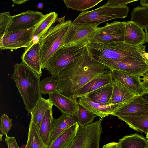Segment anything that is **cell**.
Returning <instances> with one entry per match:
<instances>
[{
  "instance_id": "cell-1",
  "label": "cell",
  "mask_w": 148,
  "mask_h": 148,
  "mask_svg": "<svg viewBox=\"0 0 148 148\" xmlns=\"http://www.w3.org/2000/svg\"><path fill=\"white\" fill-rule=\"evenodd\" d=\"M111 72L108 67L91 58L86 49L75 63L60 72L56 78L58 92L69 98H75L79 90L87 83Z\"/></svg>"
},
{
  "instance_id": "cell-2",
  "label": "cell",
  "mask_w": 148,
  "mask_h": 148,
  "mask_svg": "<svg viewBox=\"0 0 148 148\" xmlns=\"http://www.w3.org/2000/svg\"><path fill=\"white\" fill-rule=\"evenodd\" d=\"M146 46L132 45L124 42L89 43L86 45L88 53L93 60H136L145 61L141 54L146 53Z\"/></svg>"
},
{
  "instance_id": "cell-3",
  "label": "cell",
  "mask_w": 148,
  "mask_h": 148,
  "mask_svg": "<svg viewBox=\"0 0 148 148\" xmlns=\"http://www.w3.org/2000/svg\"><path fill=\"white\" fill-rule=\"evenodd\" d=\"M14 68L11 78L15 82L29 114L42 97L39 88L41 75L22 61L16 64Z\"/></svg>"
},
{
  "instance_id": "cell-4",
  "label": "cell",
  "mask_w": 148,
  "mask_h": 148,
  "mask_svg": "<svg viewBox=\"0 0 148 148\" xmlns=\"http://www.w3.org/2000/svg\"><path fill=\"white\" fill-rule=\"evenodd\" d=\"M64 16L58 19V23L53 25L47 33L38 41L40 46V63L42 69H45L48 61L54 53L64 45L68 30L72 23L65 20Z\"/></svg>"
},
{
  "instance_id": "cell-5",
  "label": "cell",
  "mask_w": 148,
  "mask_h": 148,
  "mask_svg": "<svg viewBox=\"0 0 148 148\" xmlns=\"http://www.w3.org/2000/svg\"><path fill=\"white\" fill-rule=\"evenodd\" d=\"M86 45L81 43L61 47L49 59L45 69L56 79L60 72L75 63L83 55Z\"/></svg>"
},
{
  "instance_id": "cell-6",
  "label": "cell",
  "mask_w": 148,
  "mask_h": 148,
  "mask_svg": "<svg viewBox=\"0 0 148 148\" xmlns=\"http://www.w3.org/2000/svg\"><path fill=\"white\" fill-rule=\"evenodd\" d=\"M129 7L103 5L91 11L82 12L72 22L80 25H97L109 20L127 17Z\"/></svg>"
},
{
  "instance_id": "cell-7",
  "label": "cell",
  "mask_w": 148,
  "mask_h": 148,
  "mask_svg": "<svg viewBox=\"0 0 148 148\" xmlns=\"http://www.w3.org/2000/svg\"><path fill=\"white\" fill-rule=\"evenodd\" d=\"M104 118L99 119L78 129L74 139L67 148H99L103 133L101 123Z\"/></svg>"
},
{
  "instance_id": "cell-8",
  "label": "cell",
  "mask_w": 148,
  "mask_h": 148,
  "mask_svg": "<svg viewBox=\"0 0 148 148\" xmlns=\"http://www.w3.org/2000/svg\"><path fill=\"white\" fill-rule=\"evenodd\" d=\"M126 22L116 21L99 27L90 39L89 43L124 42V30Z\"/></svg>"
},
{
  "instance_id": "cell-9",
  "label": "cell",
  "mask_w": 148,
  "mask_h": 148,
  "mask_svg": "<svg viewBox=\"0 0 148 148\" xmlns=\"http://www.w3.org/2000/svg\"><path fill=\"white\" fill-rule=\"evenodd\" d=\"M34 28L8 32L0 38V50L12 51L28 47L33 40Z\"/></svg>"
},
{
  "instance_id": "cell-10",
  "label": "cell",
  "mask_w": 148,
  "mask_h": 148,
  "mask_svg": "<svg viewBox=\"0 0 148 148\" xmlns=\"http://www.w3.org/2000/svg\"><path fill=\"white\" fill-rule=\"evenodd\" d=\"M99 28L97 25H78L72 23L65 37L64 45L81 43L86 45Z\"/></svg>"
},
{
  "instance_id": "cell-11",
  "label": "cell",
  "mask_w": 148,
  "mask_h": 148,
  "mask_svg": "<svg viewBox=\"0 0 148 148\" xmlns=\"http://www.w3.org/2000/svg\"><path fill=\"white\" fill-rule=\"evenodd\" d=\"M96 62L102 64L111 70H119L129 73L138 75L140 77L148 69V64L145 61L102 60Z\"/></svg>"
},
{
  "instance_id": "cell-12",
  "label": "cell",
  "mask_w": 148,
  "mask_h": 148,
  "mask_svg": "<svg viewBox=\"0 0 148 148\" xmlns=\"http://www.w3.org/2000/svg\"><path fill=\"white\" fill-rule=\"evenodd\" d=\"M44 15L39 12L29 10L13 16L8 32L33 28Z\"/></svg>"
},
{
  "instance_id": "cell-13",
  "label": "cell",
  "mask_w": 148,
  "mask_h": 148,
  "mask_svg": "<svg viewBox=\"0 0 148 148\" xmlns=\"http://www.w3.org/2000/svg\"><path fill=\"white\" fill-rule=\"evenodd\" d=\"M148 112V101L142 95H137L129 101L118 107L112 115L118 118L139 115Z\"/></svg>"
},
{
  "instance_id": "cell-14",
  "label": "cell",
  "mask_w": 148,
  "mask_h": 148,
  "mask_svg": "<svg viewBox=\"0 0 148 148\" xmlns=\"http://www.w3.org/2000/svg\"><path fill=\"white\" fill-rule=\"evenodd\" d=\"M53 105L57 107L62 114L76 116L79 104L77 98H71L58 92L49 95Z\"/></svg>"
},
{
  "instance_id": "cell-15",
  "label": "cell",
  "mask_w": 148,
  "mask_h": 148,
  "mask_svg": "<svg viewBox=\"0 0 148 148\" xmlns=\"http://www.w3.org/2000/svg\"><path fill=\"white\" fill-rule=\"evenodd\" d=\"M111 74L114 80L128 87L136 95H142L145 92L140 76L114 69L111 70Z\"/></svg>"
},
{
  "instance_id": "cell-16",
  "label": "cell",
  "mask_w": 148,
  "mask_h": 148,
  "mask_svg": "<svg viewBox=\"0 0 148 148\" xmlns=\"http://www.w3.org/2000/svg\"><path fill=\"white\" fill-rule=\"evenodd\" d=\"M79 103L88 110L101 118L112 115L113 112L118 107L126 103L106 105H102L94 102L86 96L78 98Z\"/></svg>"
},
{
  "instance_id": "cell-17",
  "label": "cell",
  "mask_w": 148,
  "mask_h": 148,
  "mask_svg": "<svg viewBox=\"0 0 148 148\" xmlns=\"http://www.w3.org/2000/svg\"><path fill=\"white\" fill-rule=\"evenodd\" d=\"M22 62L29 68L41 75L40 63V46L38 41H33L25 47L21 56Z\"/></svg>"
},
{
  "instance_id": "cell-18",
  "label": "cell",
  "mask_w": 148,
  "mask_h": 148,
  "mask_svg": "<svg viewBox=\"0 0 148 148\" xmlns=\"http://www.w3.org/2000/svg\"><path fill=\"white\" fill-rule=\"evenodd\" d=\"M124 39L125 42L132 45H143L147 42L144 29L136 23L131 21L126 23Z\"/></svg>"
},
{
  "instance_id": "cell-19",
  "label": "cell",
  "mask_w": 148,
  "mask_h": 148,
  "mask_svg": "<svg viewBox=\"0 0 148 148\" xmlns=\"http://www.w3.org/2000/svg\"><path fill=\"white\" fill-rule=\"evenodd\" d=\"M77 122L76 116L65 114H62L58 118H53L49 145L51 144L65 130Z\"/></svg>"
},
{
  "instance_id": "cell-20",
  "label": "cell",
  "mask_w": 148,
  "mask_h": 148,
  "mask_svg": "<svg viewBox=\"0 0 148 148\" xmlns=\"http://www.w3.org/2000/svg\"><path fill=\"white\" fill-rule=\"evenodd\" d=\"M112 84L113 91L110 104L126 103L137 95L118 82L113 80Z\"/></svg>"
},
{
  "instance_id": "cell-21",
  "label": "cell",
  "mask_w": 148,
  "mask_h": 148,
  "mask_svg": "<svg viewBox=\"0 0 148 148\" xmlns=\"http://www.w3.org/2000/svg\"><path fill=\"white\" fill-rule=\"evenodd\" d=\"M113 80L111 72L98 77L81 88L76 94L75 97L78 98L86 96L102 86L112 84Z\"/></svg>"
},
{
  "instance_id": "cell-22",
  "label": "cell",
  "mask_w": 148,
  "mask_h": 148,
  "mask_svg": "<svg viewBox=\"0 0 148 148\" xmlns=\"http://www.w3.org/2000/svg\"><path fill=\"white\" fill-rule=\"evenodd\" d=\"M79 127L77 122L71 125L65 130L48 148H67L74 139Z\"/></svg>"
},
{
  "instance_id": "cell-23",
  "label": "cell",
  "mask_w": 148,
  "mask_h": 148,
  "mask_svg": "<svg viewBox=\"0 0 148 148\" xmlns=\"http://www.w3.org/2000/svg\"><path fill=\"white\" fill-rule=\"evenodd\" d=\"M58 19V14L55 12L45 15L42 19L34 27L32 41H38Z\"/></svg>"
},
{
  "instance_id": "cell-24",
  "label": "cell",
  "mask_w": 148,
  "mask_h": 148,
  "mask_svg": "<svg viewBox=\"0 0 148 148\" xmlns=\"http://www.w3.org/2000/svg\"><path fill=\"white\" fill-rule=\"evenodd\" d=\"M119 119L124 121L134 130L146 134L148 131V112L142 114L120 117Z\"/></svg>"
},
{
  "instance_id": "cell-25",
  "label": "cell",
  "mask_w": 148,
  "mask_h": 148,
  "mask_svg": "<svg viewBox=\"0 0 148 148\" xmlns=\"http://www.w3.org/2000/svg\"><path fill=\"white\" fill-rule=\"evenodd\" d=\"M53 105L49 98L41 97L31 113V119L39 130L46 111L52 108Z\"/></svg>"
},
{
  "instance_id": "cell-26",
  "label": "cell",
  "mask_w": 148,
  "mask_h": 148,
  "mask_svg": "<svg viewBox=\"0 0 148 148\" xmlns=\"http://www.w3.org/2000/svg\"><path fill=\"white\" fill-rule=\"evenodd\" d=\"M113 91L112 84L105 86L89 93L86 96L92 101L102 105L110 104Z\"/></svg>"
},
{
  "instance_id": "cell-27",
  "label": "cell",
  "mask_w": 148,
  "mask_h": 148,
  "mask_svg": "<svg viewBox=\"0 0 148 148\" xmlns=\"http://www.w3.org/2000/svg\"><path fill=\"white\" fill-rule=\"evenodd\" d=\"M52 108L45 112L38 130L39 135L48 148L50 143L53 119Z\"/></svg>"
},
{
  "instance_id": "cell-28",
  "label": "cell",
  "mask_w": 148,
  "mask_h": 148,
  "mask_svg": "<svg viewBox=\"0 0 148 148\" xmlns=\"http://www.w3.org/2000/svg\"><path fill=\"white\" fill-rule=\"evenodd\" d=\"M138 133L126 135L119 139L122 148H147V140Z\"/></svg>"
},
{
  "instance_id": "cell-29",
  "label": "cell",
  "mask_w": 148,
  "mask_h": 148,
  "mask_svg": "<svg viewBox=\"0 0 148 148\" xmlns=\"http://www.w3.org/2000/svg\"><path fill=\"white\" fill-rule=\"evenodd\" d=\"M24 148H48L42 140L38 130L31 119L27 142Z\"/></svg>"
},
{
  "instance_id": "cell-30",
  "label": "cell",
  "mask_w": 148,
  "mask_h": 148,
  "mask_svg": "<svg viewBox=\"0 0 148 148\" xmlns=\"http://www.w3.org/2000/svg\"><path fill=\"white\" fill-rule=\"evenodd\" d=\"M102 0H64L66 7L73 10L82 12L93 8Z\"/></svg>"
},
{
  "instance_id": "cell-31",
  "label": "cell",
  "mask_w": 148,
  "mask_h": 148,
  "mask_svg": "<svg viewBox=\"0 0 148 148\" xmlns=\"http://www.w3.org/2000/svg\"><path fill=\"white\" fill-rule=\"evenodd\" d=\"M130 21L136 23L143 29L148 27V7L134 8L131 13Z\"/></svg>"
},
{
  "instance_id": "cell-32",
  "label": "cell",
  "mask_w": 148,
  "mask_h": 148,
  "mask_svg": "<svg viewBox=\"0 0 148 148\" xmlns=\"http://www.w3.org/2000/svg\"><path fill=\"white\" fill-rule=\"evenodd\" d=\"M58 82L53 76L45 77L40 81L39 88L41 94L49 95L58 92Z\"/></svg>"
},
{
  "instance_id": "cell-33",
  "label": "cell",
  "mask_w": 148,
  "mask_h": 148,
  "mask_svg": "<svg viewBox=\"0 0 148 148\" xmlns=\"http://www.w3.org/2000/svg\"><path fill=\"white\" fill-rule=\"evenodd\" d=\"M76 116L79 127H82L93 123L97 116L79 104V109Z\"/></svg>"
},
{
  "instance_id": "cell-34",
  "label": "cell",
  "mask_w": 148,
  "mask_h": 148,
  "mask_svg": "<svg viewBox=\"0 0 148 148\" xmlns=\"http://www.w3.org/2000/svg\"><path fill=\"white\" fill-rule=\"evenodd\" d=\"M12 18L13 16L10 14L9 12L0 13V38L8 32Z\"/></svg>"
},
{
  "instance_id": "cell-35",
  "label": "cell",
  "mask_w": 148,
  "mask_h": 148,
  "mask_svg": "<svg viewBox=\"0 0 148 148\" xmlns=\"http://www.w3.org/2000/svg\"><path fill=\"white\" fill-rule=\"evenodd\" d=\"M12 120L6 114L1 115L0 117V130L1 134L6 136L12 125Z\"/></svg>"
},
{
  "instance_id": "cell-36",
  "label": "cell",
  "mask_w": 148,
  "mask_h": 148,
  "mask_svg": "<svg viewBox=\"0 0 148 148\" xmlns=\"http://www.w3.org/2000/svg\"><path fill=\"white\" fill-rule=\"evenodd\" d=\"M137 1V0H109L104 5L114 6H126L128 4Z\"/></svg>"
},
{
  "instance_id": "cell-37",
  "label": "cell",
  "mask_w": 148,
  "mask_h": 148,
  "mask_svg": "<svg viewBox=\"0 0 148 148\" xmlns=\"http://www.w3.org/2000/svg\"><path fill=\"white\" fill-rule=\"evenodd\" d=\"M5 141L8 148H20L14 137L6 136Z\"/></svg>"
},
{
  "instance_id": "cell-38",
  "label": "cell",
  "mask_w": 148,
  "mask_h": 148,
  "mask_svg": "<svg viewBox=\"0 0 148 148\" xmlns=\"http://www.w3.org/2000/svg\"><path fill=\"white\" fill-rule=\"evenodd\" d=\"M102 148H122L120 143L111 142L104 145Z\"/></svg>"
},
{
  "instance_id": "cell-39",
  "label": "cell",
  "mask_w": 148,
  "mask_h": 148,
  "mask_svg": "<svg viewBox=\"0 0 148 148\" xmlns=\"http://www.w3.org/2000/svg\"><path fill=\"white\" fill-rule=\"evenodd\" d=\"M141 84L145 92L148 93V81H143Z\"/></svg>"
},
{
  "instance_id": "cell-40",
  "label": "cell",
  "mask_w": 148,
  "mask_h": 148,
  "mask_svg": "<svg viewBox=\"0 0 148 148\" xmlns=\"http://www.w3.org/2000/svg\"><path fill=\"white\" fill-rule=\"evenodd\" d=\"M141 76L143 77V78H141V80L148 81V69L143 73L141 75Z\"/></svg>"
},
{
  "instance_id": "cell-41",
  "label": "cell",
  "mask_w": 148,
  "mask_h": 148,
  "mask_svg": "<svg viewBox=\"0 0 148 148\" xmlns=\"http://www.w3.org/2000/svg\"><path fill=\"white\" fill-rule=\"evenodd\" d=\"M28 0H13V2L17 4H21L25 3L26 2L29 1Z\"/></svg>"
},
{
  "instance_id": "cell-42",
  "label": "cell",
  "mask_w": 148,
  "mask_h": 148,
  "mask_svg": "<svg viewBox=\"0 0 148 148\" xmlns=\"http://www.w3.org/2000/svg\"><path fill=\"white\" fill-rule=\"evenodd\" d=\"M140 4L141 5V6L143 7H148V0H140Z\"/></svg>"
},
{
  "instance_id": "cell-43",
  "label": "cell",
  "mask_w": 148,
  "mask_h": 148,
  "mask_svg": "<svg viewBox=\"0 0 148 148\" xmlns=\"http://www.w3.org/2000/svg\"><path fill=\"white\" fill-rule=\"evenodd\" d=\"M141 55L145 59V62L148 64V52L141 54Z\"/></svg>"
},
{
  "instance_id": "cell-44",
  "label": "cell",
  "mask_w": 148,
  "mask_h": 148,
  "mask_svg": "<svg viewBox=\"0 0 148 148\" xmlns=\"http://www.w3.org/2000/svg\"><path fill=\"white\" fill-rule=\"evenodd\" d=\"M143 29L145 30L147 42L148 43V27H145Z\"/></svg>"
},
{
  "instance_id": "cell-45",
  "label": "cell",
  "mask_w": 148,
  "mask_h": 148,
  "mask_svg": "<svg viewBox=\"0 0 148 148\" xmlns=\"http://www.w3.org/2000/svg\"><path fill=\"white\" fill-rule=\"evenodd\" d=\"M142 95L144 98L148 101V93L145 92Z\"/></svg>"
},
{
  "instance_id": "cell-46",
  "label": "cell",
  "mask_w": 148,
  "mask_h": 148,
  "mask_svg": "<svg viewBox=\"0 0 148 148\" xmlns=\"http://www.w3.org/2000/svg\"><path fill=\"white\" fill-rule=\"evenodd\" d=\"M37 7L38 8L41 9L43 7V4L42 3H39L37 5Z\"/></svg>"
},
{
  "instance_id": "cell-47",
  "label": "cell",
  "mask_w": 148,
  "mask_h": 148,
  "mask_svg": "<svg viewBox=\"0 0 148 148\" xmlns=\"http://www.w3.org/2000/svg\"><path fill=\"white\" fill-rule=\"evenodd\" d=\"M3 135L2 134H0V140L1 141H2L3 140L2 139V136Z\"/></svg>"
},
{
  "instance_id": "cell-48",
  "label": "cell",
  "mask_w": 148,
  "mask_h": 148,
  "mask_svg": "<svg viewBox=\"0 0 148 148\" xmlns=\"http://www.w3.org/2000/svg\"><path fill=\"white\" fill-rule=\"evenodd\" d=\"M146 138L148 139V131L147 134H146Z\"/></svg>"
},
{
  "instance_id": "cell-49",
  "label": "cell",
  "mask_w": 148,
  "mask_h": 148,
  "mask_svg": "<svg viewBox=\"0 0 148 148\" xmlns=\"http://www.w3.org/2000/svg\"><path fill=\"white\" fill-rule=\"evenodd\" d=\"M147 143H148V139L147 140Z\"/></svg>"
},
{
  "instance_id": "cell-50",
  "label": "cell",
  "mask_w": 148,
  "mask_h": 148,
  "mask_svg": "<svg viewBox=\"0 0 148 148\" xmlns=\"http://www.w3.org/2000/svg\"><path fill=\"white\" fill-rule=\"evenodd\" d=\"M147 148H148V146L147 147Z\"/></svg>"
}]
</instances>
